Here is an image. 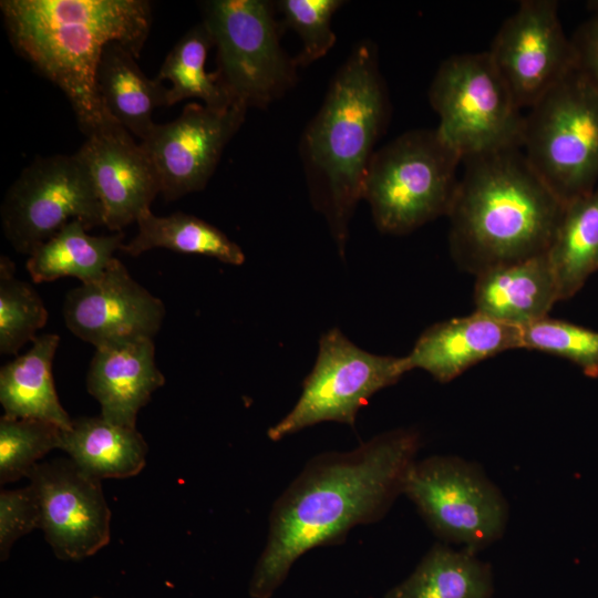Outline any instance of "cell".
Instances as JSON below:
<instances>
[{
    "label": "cell",
    "mask_w": 598,
    "mask_h": 598,
    "mask_svg": "<svg viewBox=\"0 0 598 598\" xmlns=\"http://www.w3.org/2000/svg\"><path fill=\"white\" fill-rule=\"evenodd\" d=\"M419 434L399 429L347 452L311 458L275 502L249 594L269 598L312 548L341 544L351 528L378 522L403 493Z\"/></svg>",
    "instance_id": "6da1fadb"
},
{
    "label": "cell",
    "mask_w": 598,
    "mask_h": 598,
    "mask_svg": "<svg viewBox=\"0 0 598 598\" xmlns=\"http://www.w3.org/2000/svg\"><path fill=\"white\" fill-rule=\"evenodd\" d=\"M3 24L14 51L69 100L89 136L107 117L96 91L104 49L118 43L136 58L148 38L146 0H2Z\"/></svg>",
    "instance_id": "7a4b0ae2"
},
{
    "label": "cell",
    "mask_w": 598,
    "mask_h": 598,
    "mask_svg": "<svg viewBox=\"0 0 598 598\" xmlns=\"http://www.w3.org/2000/svg\"><path fill=\"white\" fill-rule=\"evenodd\" d=\"M447 213L450 250L475 276L546 254L565 205L520 147L466 157Z\"/></svg>",
    "instance_id": "3957f363"
},
{
    "label": "cell",
    "mask_w": 598,
    "mask_h": 598,
    "mask_svg": "<svg viewBox=\"0 0 598 598\" xmlns=\"http://www.w3.org/2000/svg\"><path fill=\"white\" fill-rule=\"evenodd\" d=\"M389 113L377 45L359 41L333 75L299 146L311 203L323 215L342 256Z\"/></svg>",
    "instance_id": "277c9868"
},
{
    "label": "cell",
    "mask_w": 598,
    "mask_h": 598,
    "mask_svg": "<svg viewBox=\"0 0 598 598\" xmlns=\"http://www.w3.org/2000/svg\"><path fill=\"white\" fill-rule=\"evenodd\" d=\"M462 161L436 128L405 132L377 150L362 192L377 228L404 235L446 216Z\"/></svg>",
    "instance_id": "5b68a950"
},
{
    "label": "cell",
    "mask_w": 598,
    "mask_h": 598,
    "mask_svg": "<svg viewBox=\"0 0 598 598\" xmlns=\"http://www.w3.org/2000/svg\"><path fill=\"white\" fill-rule=\"evenodd\" d=\"M522 151L564 203L598 183V90L576 68L525 114Z\"/></svg>",
    "instance_id": "8992f818"
},
{
    "label": "cell",
    "mask_w": 598,
    "mask_h": 598,
    "mask_svg": "<svg viewBox=\"0 0 598 598\" xmlns=\"http://www.w3.org/2000/svg\"><path fill=\"white\" fill-rule=\"evenodd\" d=\"M200 10L216 48L213 74L233 104L266 109L296 85L298 65L280 44L274 2L208 0Z\"/></svg>",
    "instance_id": "52a82bcc"
},
{
    "label": "cell",
    "mask_w": 598,
    "mask_h": 598,
    "mask_svg": "<svg viewBox=\"0 0 598 598\" xmlns=\"http://www.w3.org/2000/svg\"><path fill=\"white\" fill-rule=\"evenodd\" d=\"M429 101L439 115L437 133L462 159L522 148L525 114L487 51L446 58Z\"/></svg>",
    "instance_id": "ba28073f"
},
{
    "label": "cell",
    "mask_w": 598,
    "mask_h": 598,
    "mask_svg": "<svg viewBox=\"0 0 598 598\" xmlns=\"http://www.w3.org/2000/svg\"><path fill=\"white\" fill-rule=\"evenodd\" d=\"M410 371L406 357L379 355L332 328L319 340L315 365L293 408L267 431L280 441L315 424L333 421L353 426L359 410L378 391Z\"/></svg>",
    "instance_id": "9c48e42d"
},
{
    "label": "cell",
    "mask_w": 598,
    "mask_h": 598,
    "mask_svg": "<svg viewBox=\"0 0 598 598\" xmlns=\"http://www.w3.org/2000/svg\"><path fill=\"white\" fill-rule=\"evenodd\" d=\"M0 218L12 248L28 256L74 219L87 229L104 226L94 185L76 153L37 156L8 188Z\"/></svg>",
    "instance_id": "30bf717a"
},
{
    "label": "cell",
    "mask_w": 598,
    "mask_h": 598,
    "mask_svg": "<svg viewBox=\"0 0 598 598\" xmlns=\"http://www.w3.org/2000/svg\"><path fill=\"white\" fill-rule=\"evenodd\" d=\"M403 493L434 533L463 544L472 553L504 532L507 506L503 496L476 468L457 458L414 461L406 472Z\"/></svg>",
    "instance_id": "8fae6325"
},
{
    "label": "cell",
    "mask_w": 598,
    "mask_h": 598,
    "mask_svg": "<svg viewBox=\"0 0 598 598\" xmlns=\"http://www.w3.org/2000/svg\"><path fill=\"white\" fill-rule=\"evenodd\" d=\"M487 52L522 110L532 107L576 68L555 0L522 1Z\"/></svg>",
    "instance_id": "7c38bea8"
},
{
    "label": "cell",
    "mask_w": 598,
    "mask_h": 598,
    "mask_svg": "<svg viewBox=\"0 0 598 598\" xmlns=\"http://www.w3.org/2000/svg\"><path fill=\"white\" fill-rule=\"evenodd\" d=\"M247 111L240 104L213 109L188 103L175 120L154 125L140 144L156 171L165 200L206 187Z\"/></svg>",
    "instance_id": "4fadbf2b"
},
{
    "label": "cell",
    "mask_w": 598,
    "mask_h": 598,
    "mask_svg": "<svg viewBox=\"0 0 598 598\" xmlns=\"http://www.w3.org/2000/svg\"><path fill=\"white\" fill-rule=\"evenodd\" d=\"M28 478L40 507V529L55 556L81 560L111 539V511L101 481L69 457L38 463Z\"/></svg>",
    "instance_id": "5bb4252c"
},
{
    "label": "cell",
    "mask_w": 598,
    "mask_h": 598,
    "mask_svg": "<svg viewBox=\"0 0 598 598\" xmlns=\"http://www.w3.org/2000/svg\"><path fill=\"white\" fill-rule=\"evenodd\" d=\"M63 317L74 336L96 349L153 339L165 318V306L115 257L100 279L66 293Z\"/></svg>",
    "instance_id": "9a60e30c"
},
{
    "label": "cell",
    "mask_w": 598,
    "mask_h": 598,
    "mask_svg": "<svg viewBox=\"0 0 598 598\" xmlns=\"http://www.w3.org/2000/svg\"><path fill=\"white\" fill-rule=\"evenodd\" d=\"M76 155L102 206L104 226L122 231L161 194L156 171L140 143L113 120L86 136Z\"/></svg>",
    "instance_id": "2e32d148"
},
{
    "label": "cell",
    "mask_w": 598,
    "mask_h": 598,
    "mask_svg": "<svg viewBox=\"0 0 598 598\" xmlns=\"http://www.w3.org/2000/svg\"><path fill=\"white\" fill-rule=\"evenodd\" d=\"M514 349H522V327L474 311L430 326L405 357L410 370L422 369L445 383L472 365Z\"/></svg>",
    "instance_id": "e0dca14e"
},
{
    "label": "cell",
    "mask_w": 598,
    "mask_h": 598,
    "mask_svg": "<svg viewBox=\"0 0 598 598\" xmlns=\"http://www.w3.org/2000/svg\"><path fill=\"white\" fill-rule=\"evenodd\" d=\"M164 383L153 339L96 348L86 374V389L100 403V416L130 427H136L138 412Z\"/></svg>",
    "instance_id": "ac0fdd59"
},
{
    "label": "cell",
    "mask_w": 598,
    "mask_h": 598,
    "mask_svg": "<svg viewBox=\"0 0 598 598\" xmlns=\"http://www.w3.org/2000/svg\"><path fill=\"white\" fill-rule=\"evenodd\" d=\"M559 292L547 254L476 275L475 311L524 327L548 317Z\"/></svg>",
    "instance_id": "d6986e66"
},
{
    "label": "cell",
    "mask_w": 598,
    "mask_h": 598,
    "mask_svg": "<svg viewBox=\"0 0 598 598\" xmlns=\"http://www.w3.org/2000/svg\"><path fill=\"white\" fill-rule=\"evenodd\" d=\"M136 59L121 44H109L99 63L96 91L105 115L143 141L156 124L155 109L167 106L168 87L146 76Z\"/></svg>",
    "instance_id": "ffe728a7"
},
{
    "label": "cell",
    "mask_w": 598,
    "mask_h": 598,
    "mask_svg": "<svg viewBox=\"0 0 598 598\" xmlns=\"http://www.w3.org/2000/svg\"><path fill=\"white\" fill-rule=\"evenodd\" d=\"M60 450L83 473L102 481L140 474L148 446L136 427L113 424L101 416H81L62 430Z\"/></svg>",
    "instance_id": "44dd1931"
},
{
    "label": "cell",
    "mask_w": 598,
    "mask_h": 598,
    "mask_svg": "<svg viewBox=\"0 0 598 598\" xmlns=\"http://www.w3.org/2000/svg\"><path fill=\"white\" fill-rule=\"evenodd\" d=\"M60 343L55 333L37 336L31 349L0 370V402L4 414L35 419L68 430L72 420L55 391L52 362Z\"/></svg>",
    "instance_id": "7402d4cb"
},
{
    "label": "cell",
    "mask_w": 598,
    "mask_h": 598,
    "mask_svg": "<svg viewBox=\"0 0 598 598\" xmlns=\"http://www.w3.org/2000/svg\"><path fill=\"white\" fill-rule=\"evenodd\" d=\"M85 224L74 219L38 246L27 260V269L37 283L63 277H74L82 283L100 279L114 252L124 244L122 231L106 236H92Z\"/></svg>",
    "instance_id": "603a6c76"
},
{
    "label": "cell",
    "mask_w": 598,
    "mask_h": 598,
    "mask_svg": "<svg viewBox=\"0 0 598 598\" xmlns=\"http://www.w3.org/2000/svg\"><path fill=\"white\" fill-rule=\"evenodd\" d=\"M546 254L559 300L576 295L598 270V186L565 205Z\"/></svg>",
    "instance_id": "cb8c5ba5"
},
{
    "label": "cell",
    "mask_w": 598,
    "mask_h": 598,
    "mask_svg": "<svg viewBox=\"0 0 598 598\" xmlns=\"http://www.w3.org/2000/svg\"><path fill=\"white\" fill-rule=\"evenodd\" d=\"M136 223L137 234L121 248V251L130 256L136 257L151 249L165 248L181 254L212 257L234 266L245 262V254L235 241L194 215L177 212L168 216H156L146 209Z\"/></svg>",
    "instance_id": "d4e9b609"
},
{
    "label": "cell",
    "mask_w": 598,
    "mask_h": 598,
    "mask_svg": "<svg viewBox=\"0 0 598 598\" xmlns=\"http://www.w3.org/2000/svg\"><path fill=\"white\" fill-rule=\"evenodd\" d=\"M492 591L489 567L474 553L437 544L385 598H491Z\"/></svg>",
    "instance_id": "484cf974"
},
{
    "label": "cell",
    "mask_w": 598,
    "mask_h": 598,
    "mask_svg": "<svg viewBox=\"0 0 598 598\" xmlns=\"http://www.w3.org/2000/svg\"><path fill=\"white\" fill-rule=\"evenodd\" d=\"M214 48L212 35L203 22L189 29L171 49L156 78L168 81L167 106L187 99H198L213 109L233 105L213 73L205 69L207 53Z\"/></svg>",
    "instance_id": "4316f807"
},
{
    "label": "cell",
    "mask_w": 598,
    "mask_h": 598,
    "mask_svg": "<svg viewBox=\"0 0 598 598\" xmlns=\"http://www.w3.org/2000/svg\"><path fill=\"white\" fill-rule=\"evenodd\" d=\"M48 310L35 289L16 276V266L0 257V353L16 354L48 320Z\"/></svg>",
    "instance_id": "83f0119b"
},
{
    "label": "cell",
    "mask_w": 598,
    "mask_h": 598,
    "mask_svg": "<svg viewBox=\"0 0 598 598\" xmlns=\"http://www.w3.org/2000/svg\"><path fill=\"white\" fill-rule=\"evenodd\" d=\"M62 429L35 420L3 414L0 419V483L28 477L49 452L61 446Z\"/></svg>",
    "instance_id": "f1b7e54d"
},
{
    "label": "cell",
    "mask_w": 598,
    "mask_h": 598,
    "mask_svg": "<svg viewBox=\"0 0 598 598\" xmlns=\"http://www.w3.org/2000/svg\"><path fill=\"white\" fill-rule=\"evenodd\" d=\"M522 349L565 358L590 377H598V331L546 317L522 327Z\"/></svg>",
    "instance_id": "f546056e"
},
{
    "label": "cell",
    "mask_w": 598,
    "mask_h": 598,
    "mask_svg": "<svg viewBox=\"0 0 598 598\" xmlns=\"http://www.w3.org/2000/svg\"><path fill=\"white\" fill-rule=\"evenodd\" d=\"M341 0H278L276 11L282 16V24L292 29L301 40V50L295 61L306 68L323 58L334 45L337 38L331 28Z\"/></svg>",
    "instance_id": "4dcf8cb0"
},
{
    "label": "cell",
    "mask_w": 598,
    "mask_h": 598,
    "mask_svg": "<svg viewBox=\"0 0 598 598\" xmlns=\"http://www.w3.org/2000/svg\"><path fill=\"white\" fill-rule=\"evenodd\" d=\"M40 528V507L31 484L0 492V557L8 558L13 544Z\"/></svg>",
    "instance_id": "1f68e13d"
},
{
    "label": "cell",
    "mask_w": 598,
    "mask_h": 598,
    "mask_svg": "<svg viewBox=\"0 0 598 598\" xmlns=\"http://www.w3.org/2000/svg\"><path fill=\"white\" fill-rule=\"evenodd\" d=\"M589 7L590 17L580 24L570 40L576 69L598 90V2Z\"/></svg>",
    "instance_id": "d6a6232c"
},
{
    "label": "cell",
    "mask_w": 598,
    "mask_h": 598,
    "mask_svg": "<svg viewBox=\"0 0 598 598\" xmlns=\"http://www.w3.org/2000/svg\"><path fill=\"white\" fill-rule=\"evenodd\" d=\"M95 598H99V597H95Z\"/></svg>",
    "instance_id": "836d02e7"
}]
</instances>
